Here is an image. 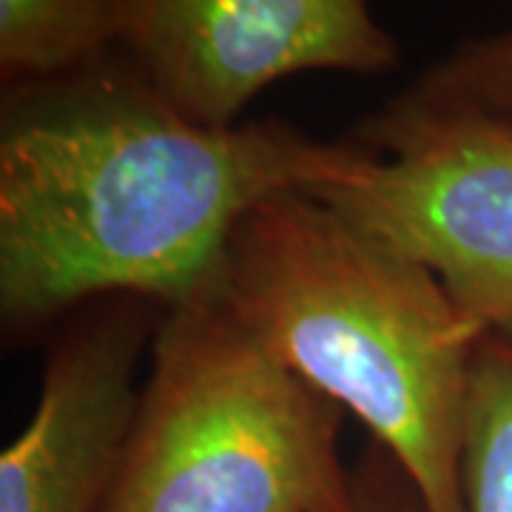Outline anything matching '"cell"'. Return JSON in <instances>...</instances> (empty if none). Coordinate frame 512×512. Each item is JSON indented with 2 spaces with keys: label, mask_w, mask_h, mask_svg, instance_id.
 <instances>
[{
  "label": "cell",
  "mask_w": 512,
  "mask_h": 512,
  "mask_svg": "<svg viewBox=\"0 0 512 512\" xmlns=\"http://www.w3.org/2000/svg\"><path fill=\"white\" fill-rule=\"evenodd\" d=\"M285 120L202 126L117 49L0 94V322L6 342L134 296L183 311L222 302L228 248L256 205L356 163Z\"/></svg>",
  "instance_id": "obj_1"
},
{
  "label": "cell",
  "mask_w": 512,
  "mask_h": 512,
  "mask_svg": "<svg viewBox=\"0 0 512 512\" xmlns=\"http://www.w3.org/2000/svg\"><path fill=\"white\" fill-rule=\"evenodd\" d=\"M222 302L370 430L430 512L461 507L470 370L490 333L439 276L311 191L276 194L228 248Z\"/></svg>",
  "instance_id": "obj_2"
},
{
  "label": "cell",
  "mask_w": 512,
  "mask_h": 512,
  "mask_svg": "<svg viewBox=\"0 0 512 512\" xmlns=\"http://www.w3.org/2000/svg\"><path fill=\"white\" fill-rule=\"evenodd\" d=\"M146 367L103 512H356L345 410L225 302L165 313Z\"/></svg>",
  "instance_id": "obj_3"
},
{
  "label": "cell",
  "mask_w": 512,
  "mask_h": 512,
  "mask_svg": "<svg viewBox=\"0 0 512 512\" xmlns=\"http://www.w3.org/2000/svg\"><path fill=\"white\" fill-rule=\"evenodd\" d=\"M353 143L356 163L311 194L430 268L481 328L512 333V123L393 97Z\"/></svg>",
  "instance_id": "obj_4"
},
{
  "label": "cell",
  "mask_w": 512,
  "mask_h": 512,
  "mask_svg": "<svg viewBox=\"0 0 512 512\" xmlns=\"http://www.w3.org/2000/svg\"><path fill=\"white\" fill-rule=\"evenodd\" d=\"M120 52L202 126H237L293 74L376 77L402 60L367 0H126Z\"/></svg>",
  "instance_id": "obj_5"
},
{
  "label": "cell",
  "mask_w": 512,
  "mask_h": 512,
  "mask_svg": "<svg viewBox=\"0 0 512 512\" xmlns=\"http://www.w3.org/2000/svg\"><path fill=\"white\" fill-rule=\"evenodd\" d=\"M163 316L151 302L111 296L60 325L32 419L0 456V512L106 510Z\"/></svg>",
  "instance_id": "obj_6"
},
{
  "label": "cell",
  "mask_w": 512,
  "mask_h": 512,
  "mask_svg": "<svg viewBox=\"0 0 512 512\" xmlns=\"http://www.w3.org/2000/svg\"><path fill=\"white\" fill-rule=\"evenodd\" d=\"M126 0H0L3 86L83 69L120 49Z\"/></svg>",
  "instance_id": "obj_7"
},
{
  "label": "cell",
  "mask_w": 512,
  "mask_h": 512,
  "mask_svg": "<svg viewBox=\"0 0 512 512\" xmlns=\"http://www.w3.org/2000/svg\"><path fill=\"white\" fill-rule=\"evenodd\" d=\"M461 507L512 512V333H487L461 424Z\"/></svg>",
  "instance_id": "obj_8"
},
{
  "label": "cell",
  "mask_w": 512,
  "mask_h": 512,
  "mask_svg": "<svg viewBox=\"0 0 512 512\" xmlns=\"http://www.w3.org/2000/svg\"><path fill=\"white\" fill-rule=\"evenodd\" d=\"M396 97L416 109L478 111L512 123V26L458 43Z\"/></svg>",
  "instance_id": "obj_9"
},
{
  "label": "cell",
  "mask_w": 512,
  "mask_h": 512,
  "mask_svg": "<svg viewBox=\"0 0 512 512\" xmlns=\"http://www.w3.org/2000/svg\"><path fill=\"white\" fill-rule=\"evenodd\" d=\"M353 490L356 512H430L413 478L376 441L353 464Z\"/></svg>",
  "instance_id": "obj_10"
}]
</instances>
